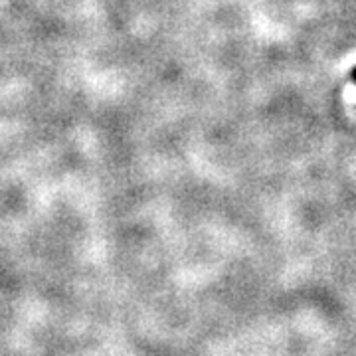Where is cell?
Instances as JSON below:
<instances>
[{
  "instance_id": "6da1fadb",
  "label": "cell",
  "mask_w": 356,
  "mask_h": 356,
  "mask_svg": "<svg viewBox=\"0 0 356 356\" xmlns=\"http://www.w3.org/2000/svg\"><path fill=\"white\" fill-rule=\"evenodd\" d=\"M353 79H355V81H356V70H355V74H353Z\"/></svg>"
}]
</instances>
